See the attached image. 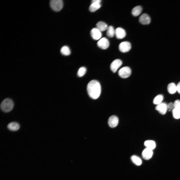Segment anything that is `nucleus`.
I'll list each match as a JSON object with an SVG mask.
<instances>
[{"instance_id": "39448f33", "label": "nucleus", "mask_w": 180, "mask_h": 180, "mask_svg": "<svg viewBox=\"0 0 180 180\" xmlns=\"http://www.w3.org/2000/svg\"><path fill=\"white\" fill-rule=\"evenodd\" d=\"M130 43L127 41L123 42L120 43L118 46L120 51L122 52H126L129 51L131 48Z\"/></svg>"}, {"instance_id": "1a4fd4ad", "label": "nucleus", "mask_w": 180, "mask_h": 180, "mask_svg": "<svg viewBox=\"0 0 180 180\" xmlns=\"http://www.w3.org/2000/svg\"><path fill=\"white\" fill-rule=\"evenodd\" d=\"M139 22L143 25L148 24L151 21L150 18L147 14L144 13L142 14L139 18Z\"/></svg>"}, {"instance_id": "0eeeda50", "label": "nucleus", "mask_w": 180, "mask_h": 180, "mask_svg": "<svg viewBox=\"0 0 180 180\" xmlns=\"http://www.w3.org/2000/svg\"><path fill=\"white\" fill-rule=\"evenodd\" d=\"M122 62L120 60L117 59L114 60L110 64V68L111 70L113 72H115L122 65Z\"/></svg>"}, {"instance_id": "9d476101", "label": "nucleus", "mask_w": 180, "mask_h": 180, "mask_svg": "<svg viewBox=\"0 0 180 180\" xmlns=\"http://www.w3.org/2000/svg\"><path fill=\"white\" fill-rule=\"evenodd\" d=\"M155 109L160 114H164L168 110L167 104L165 103H161L157 105Z\"/></svg>"}, {"instance_id": "6e6552de", "label": "nucleus", "mask_w": 180, "mask_h": 180, "mask_svg": "<svg viewBox=\"0 0 180 180\" xmlns=\"http://www.w3.org/2000/svg\"><path fill=\"white\" fill-rule=\"evenodd\" d=\"M100 0H93L92 3L90 6L89 9L92 12H94L99 8L101 7Z\"/></svg>"}, {"instance_id": "f8f14e48", "label": "nucleus", "mask_w": 180, "mask_h": 180, "mask_svg": "<svg viewBox=\"0 0 180 180\" xmlns=\"http://www.w3.org/2000/svg\"><path fill=\"white\" fill-rule=\"evenodd\" d=\"M90 34L92 38L95 40L99 39L102 36L101 32L96 28H93L91 30Z\"/></svg>"}, {"instance_id": "ddd939ff", "label": "nucleus", "mask_w": 180, "mask_h": 180, "mask_svg": "<svg viewBox=\"0 0 180 180\" xmlns=\"http://www.w3.org/2000/svg\"><path fill=\"white\" fill-rule=\"evenodd\" d=\"M153 154L152 150L146 148L143 150L142 156L144 159L148 160L152 158Z\"/></svg>"}, {"instance_id": "bb28decb", "label": "nucleus", "mask_w": 180, "mask_h": 180, "mask_svg": "<svg viewBox=\"0 0 180 180\" xmlns=\"http://www.w3.org/2000/svg\"><path fill=\"white\" fill-rule=\"evenodd\" d=\"M177 91L180 94V82H179L176 85Z\"/></svg>"}, {"instance_id": "f3484780", "label": "nucleus", "mask_w": 180, "mask_h": 180, "mask_svg": "<svg viewBox=\"0 0 180 180\" xmlns=\"http://www.w3.org/2000/svg\"><path fill=\"white\" fill-rule=\"evenodd\" d=\"M96 28L101 32L106 30L108 27L107 24L102 21L98 22L96 25Z\"/></svg>"}, {"instance_id": "2eb2a0df", "label": "nucleus", "mask_w": 180, "mask_h": 180, "mask_svg": "<svg viewBox=\"0 0 180 180\" xmlns=\"http://www.w3.org/2000/svg\"><path fill=\"white\" fill-rule=\"evenodd\" d=\"M172 113L174 118L178 119L180 118V104H178L174 106L172 110Z\"/></svg>"}, {"instance_id": "a878e982", "label": "nucleus", "mask_w": 180, "mask_h": 180, "mask_svg": "<svg viewBox=\"0 0 180 180\" xmlns=\"http://www.w3.org/2000/svg\"><path fill=\"white\" fill-rule=\"evenodd\" d=\"M167 107L168 109L169 110H170L172 109H173L174 108V104L172 102L169 103L167 104Z\"/></svg>"}, {"instance_id": "423d86ee", "label": "nucleus", "mask_w": 180, "mask_h": 180, "mask_svg": "<svg viewBox=\"0 0 180 180\" xmlns=\"http://www.w3.org/2000/svg\"><path fill=\"white\" fill-rule=\"evenodd\" d=\"M98 46L102 49H106L109 46V42L107 38L105 37L100 39L97 42Z\"/></svg>"}, {"instance_id": "f03ea898", "label": "nucleus", "mask_w": 180, "mask_h": 180, "mask_svg": "<svg viewBox=\"0 0 180 180\" xmlns=\"http://www.w3.org/2000/svg\"><path fill=\"white\" fill-rule=\"evenodd\" d=\"M14 106V103L12 100L9 98L4 99L0 104V108L2 110L6 112L10 111Z\"/></svg>"}, {"instance_id": "aec40b11", "label": "nucleus", "mask_w": 180, "mask_h": 180, "mask_svg": "<svg viewBox=\"0 0 180 180\" xmlns=\"http://www.w3.org/2000/svg\"><path fill=\"white\" fill-rule=\"evenodd\" d=\"M142 10V8L140 6H137L132 9V14L134 16H137L141 14Z\"/></svg>"}, {"instance_id": "4468645a", "label": "nucleus", "mask_w": 180, "mask_h": 180, "mask_svg": "<svg viewBox=\"0 0 180 180\" xmlns=\"http://www.w3.org/2000/svg\"><path fill=\"white\" fill-rule=\"evenodd\" d=\"M126 32L124 29L120 27L117 28L115 30V34L116 38L121 39L126 36Z\"/></svg>"}, {"instance_id": "b1692460", "label": "nucleus", "mask_w": 180, "mask_h": 180, "mask_svg": "<svg viewBox=\"0 0 180 180\" xmlns=\"http://www.w3.org/2000/svg\"><path fill=\"white\" fill-rule=\"evenodd\" d=\"M163 96L162 94H159L156 96L154 98L153 102L154 104L157 105L162 103L163 99Z\"/></svg>"}, {"instance_id": "393cba45", "label": "nucleus", "mask_w": 180, "mask_h": 180, "mask_svg": "<svg viewBox=\"0 0 180 180\" xmlns=\"http://www.w3.org/2000/svg\"><path fill=\"white\" fill-rule=\"evenodd\" d=\"M86 72V69L84 67L80 68L78 70V76L80 77L83 76L85 74Z\"/></svg>"}, {"instance_id": "7ed1b4c3", "label": "nucleus", "mask_w": 180, "mask_h": 180, "mask_svg": "<svg viewBox=\"0 0 180 180\" xmlns=\"http://www.w3.org/2000/svg\"><path fill=\"white\" fill-rule=\"evenodd\" d=\"M50 5L54 10L58 12L62 8L63 2L62 0H51L50 2Z\"/></svg>"}, {"instance_id": "6ab92c4d", "label": "nucleus", "mask_w": 180, "mask_h": 180, "mask_svg": "<svg viewBox=\"0 0 180 180\" xmlns=\"http://www.w3.org/2000/svg\"><path fill=\"white\" fill-rule=\"evenodd\" d=\"M167 89L169 93L174 94L177 91L176 86L173 82L170 83L168 86Z\"/></svg>"}, {"instance_id": "f257e3e1", "label": "nucleus", "mask_w": 180, "mask_h": 180, "mask_svg": "<svg viewBox=\"0 0 180 180\" xmlns=\"http://www.w3.org/2000/svg\"><path fill=\"white\" fill-rule=\"evenodd\" d=\"M87 90L89 96L94 99L99 96L101 92V88L99 82L96 80H92L88 84Z\"/></svg>"}, {"instance_id": "4be33fe9", "label": "nucleus", "mask_w": 180, "mask_h": 180, "mask_svg": "<svg viewBox=\"0 0 180 180\" xmlns=\"http://www.w3.org/2000/svg\"><path fill=\"white\" fill-rule=\"evenodd\" d=\"M106 34L109 38H112L115 34V30L113 27L111 26H108L106 30Z\"/></svg>"}, {"instance_id": "20e7f679", "label": "nucleus", "mask_w": 180, "mask_h": 180, "mask_svg": "<svg viewBox=\"0 0 180 180\" xmlns=\"http://www.w3.org/2000/svg\"><path fill=\"white\" fill-rule=\"evenodd\" d=\"M131 74V69L128 66H124L118 72L119 76L123 78H126L128 77Z\"/></svg>"}, {"instance_id": "412c9836", "label": "nucleus", "mask_w": 180, "mask_h": 180, "mask_svg": "<svg viewBox=\"0 0 180 180\" xmlns=\"http://www.w3.org/2000/svg\"><path fill=\"white\" fill-rule=\"evenodd\" d=\"M131 159L132 162L137 166H140L142 163L141 159L139 157L133 155L131 157Z\"/></svg>"}, {"instance_id": "a211bd4d", "label": "nucleus", "mask_w": 180, "mask_h": 180, "mask_svg": "<svg viewBox=\"0 0 180 180\" xmlns=\"http://www.w3.org/2000/svg\"><path fill=\"white\" fill-rule=\"evenodd\" d=\"M144 144L146 148L153 150L156 147V144L155 142L153 140H148L146 141L144 143Z\"/></svg>"}, {"instance_id": "dca6fc26", "label": "nucleus", "mask_w": 180, "mask_h": 180, "mask_svg": "<svg viewBox=\"0 0 180 180\" xmlns=\"http://www.w3.org/2000/svg\"><path fill=\"white\" fill-rule=\"evenodd\" d=\"M7 128L9 130L13 131L18 130L20 128L18 123L16 122H12L9 123L7 126Z\"/></svg>"}, {"instance_id": "9b49d317", "label": "nucleus", "mask_w": 180, "mask_h": 180, "mask_svg": "<svg viewBox=\"0 0 180 180\" xmlns=\"http://www.w3.org/2000/svg\"><path fill=\"white\" fill-rule=\"evenodd\" d=\"M118 119L116 116L112 115L110 116L108 120V124L111 128H114L118 125Z\"/></svg>"}, {"instance_id": "5701e85b", "label": "nucleus", "mask_w": 180, "mask_h": 180, "mask_svg": "<svg viewBox=\"0 0 180 180\" xmlns=\"http://www.w3.org/2000/svg\"><path fill=\"white\" fill-rule=\"evenodd\" d=\"M61 54L65 56H68L70 54V50L68 47L64 46L62 47L60 49Z\"/></svg>"}]
</instances>
